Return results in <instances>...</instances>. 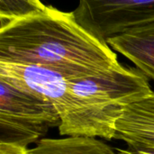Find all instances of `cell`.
<instances>
[{"instance_id":"1","label":"cell","mask_w":154,"mask_h":154,"mask_svg":"<svg viewBox=\"0 0 154 154\" xmlns=\"http://www.w3.org/2000/svg\"><path fill=\"white\" fill-rule=\"evenodd\" d=\"M0 61L40 65L70 77L97 75L121 64L116 52L86 31L73 12L51 5L0 26Z\"/></svg>"},{"instance_id":"2","label":"cell","mask_w":154,"mask_h":154,"mask_svg":"<svg viewBox=\"0 0 154 154\" xmlns=\"http://www.w3.org/2000/svg\"><path fill=\"white\" fill-rule=\"evenodd\" d=\"M70 111L60 123V135L115 139L117 122L131 105L153 91L136 67L122 64L97 75L71 78Z\"/></svg>"},{"instance_id":"3","label":"cell","mask_w":154,"mask_h":154,"mask_svg":"<svg viewBox=\"0 0 154 154\" xmlns=\"http://www.w3.org/2000/svg\"><path fill=\"white\" fill-rule=\"evenodd\" d=\"M60 123L51 102L0 79V143L27 148Z\"/></svg>"},{"instance_id":"4","label":"cell","mask_w":154,"mask_h":154,"mask_svg":"<svg viewBox=\"0 0 154 154\" xmlns=\"http://www.w3.org/2000/svg\"><path fill=\"white\" fill-rule=\"evenodd\" d=\"M73 14L86 31L107 44L111 38L154 23V0H82Z\"/></svg>"},{"instance_id":"5","label":"cell","mask_w":154,"mask_h":154,"mask_svg":"<svg viewBox=\"0 0 154 154\" xmlns=\"http://www.w3.org/2000/svg\"><path fill=\"white\" fill-rule=\"evenodd\" d=\"M71 78L35 64L0 61V79L51 102L63 121L70 111L69 82Z\"/></svg>"},{"instance_id":"6","label":"cell","mask_w":154,"mask_h":154,"mask_svg":"<svg viewBox=\"0 0 154 154\" xmlns=\"http://www.w3.org/2000/svg\"><path fill=\"white\" fill-rule=\"evenodd\" d=\"M115 139L128 147L154 149V92L127 107L117 122Z\"/></svg>"},{"instance_id":"7","label":"cell","mask_w":154,"mask_h":154,"mask_svg":"<svg viewBox=\"0 0 154 154\" xmlns=\"http://www.w3.org/2000/svg\"><path fill=\"white\" fill-rule=\"evenodd\" d=\"M107 44L154 81V23L111 38Z\"/></svg>"},{"instance_id":"8","label":"cell","mask_w":154,"mask_h":154,"mask_svg":"<svg viewBox=\"0 0 154 154\" xmlns=\"http://www.w3.org/2000/svg\"><path fill=\"white\" fill-rule=\"evenodd\" d=\"M30 154H116L104 142L89 137L43 138L29 149Z\"/></svg>"},{"instance_id":"9","label":"cell","mask_w":154,"mask_h":154,"mask_svg":"<svg viewBox=\"0 0 154 154\" xmlns=\"http://www.w3.org/2000/svg\"><path fill=\"white\" fill-rule=\"evenodd\" d=\"M45 6L38 0H0L1 26L32 15Z\"/></svg>"},{"instance_id":"10","label":"cell","mask_w":154,"mask_h":154,"mask_svg":"<svg viewBox=\"0 0 154 154\" xmlns=\"http://www.w3.org/2000/svg\"><path fill=\"white\" fill-rule=\"evenodd\" d=\"M0 154H30V152L26 147L0 143Z\"/></svg>"},{"instance_id":"11","label":"cell","mask_w":154,"mask_h":154,"mask_svg":"<svg viewBox=\"0 0 154 154\" xmlns=\"http://www.w3.org/2000/svg\"><path fill=\"white\" fill-rule=\"evenodd\" d=\"M115 152L116 154H154V149L127 147L125 149H116Z\"/></svg>"}]
</instances>
